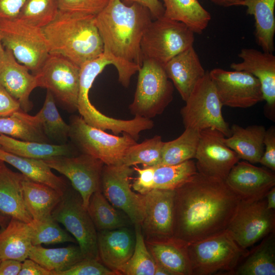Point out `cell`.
Returning <instances> with one entry per match:
<instances>
[{
    "mask_svg": "<svg viewBox=\"0 0 275 275\" xmlns=\"http://www.w3.org/2000/svg\"><path fill=\"white\" fill-rule=\"evenodd\" d=\"M22 116L40 129L48 139L66 140L69 137L70 126L61 116L57 108L54 97L48 90L43 106L35 116L21 111Z\"/></svg>",
    "mask_w": 275,
    "mask_h": 275,
    "instance_id": "33",
    "label": "cell"
},
{
    "mask_svg": "<svg viewBox=\"0 0 275 275\" xmlns=\"http://www.w3.org/2000/svg\"><path fill=\"white\" fill-rule=\"evenodd\" d=\"M209 73L223 105L246 108L263 100L261 84L251 73L219 68Z\"/></svg>",
    "mask_w": 275,
    "mask_h": 275,
    "instance_id": "16",
    "label": "cell"
},
{
    "mask_svg": "<svg viewBox=\"0 0 275 275\" xmlns=\"http://www.w3.org/2000/svg\"><path fill=\"white\" fill-rule=\"evenodd\" d=\"M18 275H53V272L44 268L31 259H26L22 262Z\"/></svg>",
    "mask_w": 275,
    "mask_h": 275,
    "instance_id": "51",
    "label": "cell"
},
{
    "mask_svg": "<svg viewBox=\"0 0 275 275\" xmlns=\"http://www.w3.org/2000/svg\"><path fill=\"white\" fill-rule=\"evenodd\" d=\"M51 216L72 235L78 242L84 258L100 261L97 231L77 191L67 188Z\"/></svg>",
    "mask_w": 275,
    "mask_h": 275,
    "instance_id": "11",
    "label": "cell"
},
{
    "mask_svg": "<svg viewBox=\"0 0 275 275\" xmlns=\"http://www.w3.org/2000/svg\"><path fill=\"white\" fill-rule=\"evenodd\" d=\"M0 32L5 48L35 74L49 53L43 29L15 18L0 19Z\"/></svg>",
    "mask_w": 275,
    "mask_h": 275,
    "instance_id": "10",
    "label": "cell"
},
{
    "mask_svg": "<svg viewBox=\"0 0 275 275\" xmlns=\"http://www.w3.org/2000/svg\"><path fill=\"white\" fill-rule=\"evenodd\" d=\"M134 169L123 164H104L101 190L108 201L122 211L133 225H141L144 216V195L131 189L130 178Z\"/></svg>",
    "mask_w": 275,
    "mask_h": 275,
    "instance_id": "14",
    "label": "cell"
},
{
    "mask_svg": "<svg viewBox=\"0 0 275 275\" xmlns=\"http://www.w3.org/2000/svg\"><path fill=\"white\" fill-rule=\"evenodd\" d=\"M161 1L163 16L185 24L195 34H202L211 19L210 13L198 0Z\"/></svg>",
    "mask_w": 275,
    "mask_h": 275,
    "instance_id": "31",
    "label": "cell"
},
{
    "mask_svg": "<svg viewBox=\"0 0 275 275\" xmlns=\"http://www.w3.org/2000/svg\"><path fill=\"white\" fill-rule=\"evenodd\" d=\"M87 211L97 232L129 226L131 223L108 201L101 189L91 196Z\"/></svg>",
    "mask_w": 275,
    "mask_h": 275,
    "instance_id": "36",
    "label": "cell"
},
{
    "mask_svg": "<svg viewBox=\"0 0 275 275\" xmlns=\"http://www.w3.org/2000/svg\"><path fill=\"white\" fill-rule=\"evenodd\" d=\"M28 258L52 271L53 275L69 269L84 258L78 245L48 249L41 245H33Z\"/></svg>",
    "mask_w": 275,
    "mask_h": 275,
    "instance_id": "34",
    "label": "cell"
},
{
    "mask_svg": "<svg viewBox=\"0 0 275 275\" xmlns=\"http://www.w3.org/2000/svg\"><path fill=\"white\" fill-rule=\"evenodd\" d=\"M153 20L146 7L137 3L126 5L121 0H109L95 16L103 54L112 60L119 81L124 87H128L132 76L142 65L141 41Z\"/></svg>",
    "mask_w": 275,
    "mask_h": 275,
    "instance_id": "2",
    "label": "cell"
},
{
    "mask_svg": "<svg viewBox=\"0 0 275 275\" xmlns=\"http://www.w3.org/2000/svg\"><path fill=\"white\" fill-rule=\"evenodd\" d=\"M195 33L185 24L162 16L153 20L141 41L144 59L163 66L172 58L193 46Z\"/></svg>",
    "mask_w": 275,
    "mask_h": 275,
    "instance_id": "8",
    "label": "cell"
},
{
    "mask_svg": "<svg viewBox=\"0 0 275 275\" xmlns=\"http://www.w3.org/2000/svg\"><path fill=\"white\" fill-rule=\"evenodd\" d=\"M200 131L190 128H185L184 132L177 139L164 142L161 161L159 166L176 164L195 158Z\"/></svg>",
    "mask_w": 275,
    "mask_h": 275,
    "instance_id": "37",
    "label": "cell"
},
{
    "mask_svg": "<svg viewBox=\"0 0 275 275\" xmlns=\"http://www.w3.org/2000/svg\"><path fill=\"white\" fill-rule=\"evenodd\" d=\"M55 275H117L100 261L84 258L69 269L57 272Z\"/></svg>",
    "mask_w": 275,
    "mask_h": 275,
    "instance_id": "45",
    "label": "cell"
},
{
    "mask_svg": "<svg viewBox=\"0 0 275 275\" xmlns=\"http://www.w3.org/2000/svg\"><path fill=\"white\" fill-rule=\"evenodd\" d=\"M5 48L3 45L2 41V38L0 32V59L2 57L4 52Z\"/></svg>",
    "mask_w": 275,
    "mask_h": 275,
    "instance_id": "57",
    "label": "cell"
},
{
    "mask_svg": "<svg viewBox=\"0 0 275 275\" xmlns=\"http://www.w3.org/2000/svg\"><path fill=\"white\" fill-rule=\"evenodd\" d=\"M135 244L133 253L122 268L120 274L154 275L156 262L148 250L140 225H135Z\"/></svg>",
    "mask_w": 275,
    "mask_h": 275,
    "instance_id": "41",
    "label": "cell"
},
{
    "mask_svg": "<svg viewBox=\"0 0 275 275\" xmlns=\"http://www.w3.org/2000/svg\"><path fill=\"white\" fill-rule=\"evenodd\" d=\"M238 56L242 61L231 63V68L249 72L259 80L263 100L266 103L264 107L265 115L274 121L275 56L272 52L246 48L242 49Z\"/></svg>",
    "mask_w": 275,
    "mask_h": 275,
    "instance_id": "19",
    "label": "cell"
},
{
    "mask_svg": "<svg viewBox=\"0 0 275 275\" xmlns=\"http://www.w3.org/2000/svg\"><path fill=\"white\" fill-rule=\"evenodd\" d=\"M20 109L19 102L0 86V118L10 116Z\"/></svg>",
    "mask_w": 275,
    "mask_h": 275,
    "instance_id": "48",
    "label": "cell"
},
{
    "mask_svg": "<svg viewBox=\"0 0 275 275\" xmlns=\"http://www.w3.org/2000/svg\"><path fill=\"white\" fill-rule=\"evenodd\" d=\"M29 224L31 229L33 245L76 242L52 217L41 221L33 219Z\"/></svg>",
    "mask_w": 275,
    "mask_h": 275,
    "instance_id": "43",
    "label": "cell"
},
{
    "mask_svg": "<svg viewBox=\"0 0 275 275\" xmlns=\"http://www.w3.org/2000/svg\"><path fill=\"white\" fill-rule=\"evenodd\" d=\"M0 134L25 141L48 143V139L38 128L25 119L21 111L0 118Z\"/></svg>",
    "mask_w": 275,
    "mask_h": 275,
    "instance_id": "40",
    "label": "cell"
},
{
    "mask_svg": "<svg viewBox=\"0 0 275 275\" xmlns=\"http://www.w3.org/2000/svg\"><path fill=\"white\" fill-rule=\"evenodd\" d=\"M225 181L240 200L253 201L265 198L269 190L275 186V175L264 168L246 161H239Z\"/></svg>",
    "mask_w": 275,
    "mask_h": 275,
    "instance_id": "20",
    "label": "cell"
},
{
    "mask_svg": "<svg viewBox=\"0 0 275 275\" xmlns=\"http://www.w3.org/2000/svg\"><path fill=\"white\" fill-rule=\"evenodd\" d=\"M230 129L231 136L224 138L225 144L236 153L240 159L252 164L259 163L264 152V126L253 125L243 128L233 124Z\"/></svg>",
    "mask_w": 275,
    "mask_h": 275,
    "instance_id": "26",
    "label": "cell"
},
{
    "mask_svg": "<svg viewBox=\"0 0 275 275\" xmlns=\"http://www.w3.org/2000/svg\"><path fill=\"white\" fill-rule=\"evenodd\" d=\"M30 70L15 59L11 50L5 48L0 59V86L17 100L24 112L30 111L29 97L37 87L36 78Z\"/></svg>",
    "mask_w": 275,
    "mask_h": 275,
    "instance_id": "22",
    "label": "cell"
},
{
    "mask_svg": "<svg viewBox=\"0 0 275 275\" xmlns=\"http://www.w3.org/2000/svg\"><path fill=\"white\" fill-rule=\"evenodd\" d=\"M1 161H1V160H0V163H1Z\"/></svg>",
    "mask_w": 275,
    "mask_h": 275,
    "instance_id": "58",
    "label": "cell"
},
{
    "mask_svg": "<svg viewBox=\"0 0 275 275\" xmlns=\"http://www.w3.org/2000/svg\"><path fill=\"white\" fill-rule=\"evenodd\" d=\"M213 4L222 7L242 6L244 0H209Z\"/></svg>",
    "mask_w": 275,
    "mask_h": 275,
    "instance_id": "53",
    "label": "cell"
},
{
    "mask_svg": "<svg viewBox=\"0 0 275 275\" xmlns=\"http://www.w3.org/2000/svg\"><path fill=\"white\" fill-rule=\"evenodd\" d=\"M24 175L13 172L4 162L0 163V212L10 218L26 223L33 218L29 213L23 198L22 180Z\"/></svg>",
    "mask_w": 275,
    "mask_h": 275,
    "instance_id": "24",
    "label": "cell"
},
{
    "mask_svg": "<svg viewBox=\"0 0 275 275\" xmlns=\"http://www.w3.org/2000/svg\"><path fill=\"white\" fill-rule=\"evenodd\" d=\"M96 16L59 10L55 19L43 28L49 53L61 55L80 67L103 53Z\"/></svg>",
    "mask_w": 275,
    "mask_h": 275,
    "instance_id": "3",
    "label": "cell"
},
{
    "mask_svg": "<svg viewBox=\"0 0 275 275\" xmlns=\"http://www.w3.org/2000/svg\"><path fill=\"white\" fill-rule=\"evenodd\" d=\"M145 243L157 264L168 269L173 275H191L187 243L174 237L145 240Z\"/></svg>",
    "mask_w": 275,
    "mask_h": 275,
    "instance_id": "25",
    "label": "cell"
},
{
    "mask_svg": "<svg viewBox=\"0 0 275 275\" xmlns=\"http://www.w3.org/2000/svg\"><path fill=\"white\" fill-rule=\"evenodd\" d=\"M51 169L66 177L80 195L87 209L93 193L101 189V177L104 163L91 155L60 156L42 159Z\"/></svg>",
    "mask_w": 275,
    "mask_h": 275,
    "instance_id": "15",
    "label": "cell"
},
{
    "mask_svg": "<svg viewBox=\"0 0 275 275\" xmlns=\"http://www.w3.org/2000/svg\"><path fill=\"white\" fill-rule=\"evenodd\" d=\"M266 205L268 209H275V186L272 187L266 196Z\"/></svg>",
    "mask_w": 275,
    "mask_h": 275,
    "instance_id": "54",
    "label": "cell"
},
{
    "mask_svg": "<svg viewBox=\"0 0 275 275\" xmlns=\"http://www.w3.org/2000/svg\"><path fill=\"white\" fill-rule=\"evenodd\" d=\"M0 148L17 156L37 159L73 156L71 147L67 144L25 141L1 134Z\"/></svg>",
    "mask_w": 275,
    "mask_h": 275,
    "instance_id": "32",
    "label": "cell"
},
{
    "mask_svg": "<svg viewBox=\"0 0 275 275\" xmlns=\"http://www.w3.org/2000/svg\"><path fill=\"white\" fill-rule=\"evenodd\" d=\"M264 152L259 163L272 171H275V127L266 129L264 139Z\"/></svg>",
    "mask_w": 275,
    "mask_h": 275,
    "instance_id": "46",
    "label": "cell"
},
{
    "mask_svg": "<svg viewBox=\"0 0 275 275\" xmlns=\"http://www.w3.org/2000/svg\"><path fill=\"white\" fill-rule=\"evenodd\" d=\"M154 275H173V274L164 267L156 264Z\"/></svg>",
    "mask_w": 275,
    "mask_h": 275,
    "instance_id": "55",
    "label": "cell"
},
{
    "mask_svg": "<svg viewBox=\"0 0 275 275\" xmlns=\"http://www.w3.org/2000/svg\"><path fill=\"white\" fill-rule=\"evenodd\" d=\"M245 261L237 266L233 274L274 275L275 239L272 232L251 253L249 252Z\"/></svg>",
    "mask_w": 275,
    "mask_h": 275,
    "instance_id": "35",
    "label": "cell"
},
{
    "mask_svg": "<svg viewBox=\"0 0 275 275\" xmlns=\"http://www.w3.org/2000/svg\"><path fill=\"white\" fill-rule=\"evenodd\" d=\"M164 142L160 135L146 139L140 144L130 147L126 152L122 164L131 167L141 164L143 167L159 166L162 158Z\"/></svg>",
    "mask_w": 275,
    "mask_h": 275,
    "instance_id": "39",
    "label": "cell"
},
{
    "mask_svg": "<svg viewBox=\"0 0 275 275\" xmlns=\"http://www.w3.org/2000/svg\"><path fill=\"white\" fill-rule=\"evenodd\" d=\"M9 218V217L3 215L0 212V226L2 229L5 228L8 224L7 222Z\"/></svg>",
    "mask_w": 275,
    "mask_h": 275,
    "instance_id": "56",
    "label": "cell"
},
{
    "mask_svg": "<svg viewBox=\"0 0 275 275\" xmlns=\"http://www.w3.org/2000/svg\"><path fill=\"white\" fill-rule=\"evenodd\" d=\"M274 226V210L267 208L265 198L240 200L226 230L240 248L247 250L273 232Z\"/></svg>",
    "mask_w": 275,
    "mask_h": 275,
    "instance_id": "13",
    "label": "cell"
},
{
    "mask_svg": "<svg viewBox=\"0 0 275 275\" xmlns=\"http://www.w3.org/2000/svg\"><path fill=\"white\" fill-rule=\"evenodd\" d=\"M135 244V231L129 226L97 232L100 261L117 275L131 257Z\"/></svg>",
    "mask_w": 275,
    "mask_h": 275,
    "instance_id": "21",
    "label": "cell"
},
{
    "mask_svg": "<svg viewBox=\"0 0 275 275\" xmlns=\"http://www.w3.org/2000/svg\"><path fill=\"white\" fill-rule=\"evenodd\" d=\"M109 0H58L59 10L84 15L96 16Z\"/></svg>",
    "mask_w": 275,
    "mask_h": 275,
    "instance_id": "44",
    "label": "cell"
},
{
    "mask_svg": "<svg viewBox=\"0 0 275 275\" xmlns=\"http://www.w3.org/2000/svg\"><path fill=\"white\" fill-rule=\"evenodd\" d=\"M248 14L255 19V36L257 44L263 51L274 50L275 0H244Z\"/></svg>",
    "mask_w": 275,
    "mask_h": 275,
    "instance_id": "29",
    "label": "cell"
},
{
    "mask_svg": "<svg viewBox=\"0 0 275 275\" xmlns=\"http://www.w3.org/2000/svg\"><path fill=\"white\" fill-rule=\"evenodd\" d=\"M191 275L234 274L249 251L240 248L227 230L187 244Z\"/></svg>",
    "mask_w": 275,
    "mask_h": 275,
    "instance_id": "4",
    "label": "cell"
},
{
    "mask_svg": "<svg viewBox=\"0 0 275 275\" xmlns=\"http://www.w3.org/2000/svg\"><path fill=\"white\" fill-rule=\"evenodd\" d=\"M198 173L195 162H183L154 167L153 188L175 190Z\"/></svg>",
    "mask_w": 275,
    "mask_h": 275,
    "instance_id": "38",
    "label": "cell"
},
{
    "mask_svg": "<svg viewBox=\"0 0 275 275\" xmlns=\"http://www.w3.org/2000/svg\"><path fill=\"white\" fill-rule=\"evenodd\" d=\"M163 68L184 101L206 72L193 46L172 58Z\"/></svg>",
    "mask_w": 275,
    "mask_h": 275,
    "instance_id": "23",
    "label": "cell"
},
{
    "mask_svg": "<svg viewBox=\"0 0 275 275\" xmlns=\"http://www.w3.org/2000/svg\"><path fill=\"white\" fill-rule=\"evenodd\" d=\"M22 190L26 207L35 221L52 217V212L63 195L50 186L33 181L25 176L22 180Z\"/></svg>",
    "mask_w": 275,
    "mask_h": 275,
    "instance_id": "27",
    "label": "cell"
},
{
    "mask_svg": "<svg viewBox=\"0 0 275 275\" xmlns=\"http://www.w3.org/2000/svg\"><path fill=\"white\" fill-rule=\"evenodd\" d=\"M219 131L207 128L200 131L195 158L198 173L225 180L233 167L239 161L236 153L224 143Z\"/></svg>",
    "mask_w": 275,
    "mask_h": 275,
    "instance_id": "17",
    "label": "cell"
},
{
    "mask_svg": "<svg viewBox=\"0 0 275 275\" xmlns=\"http://www.w3.org/2000/svg\"><path fill=\"white\" fill-rule=\"evenodd\" d=\"M174 190L173 237L187 244L226 231L240 202L225 180L198 172Z\"/></svg>",
    "mask_w": 275,
    "mask_h": 275,
    "instance_id": "1",
    "label": "cell"
},
{
    "mask_svg": "<svg viewBox=\"0 0 275 275\" xmlns=\"http://www.w3.org/2000/svg\"><path fill=\"white\" fill-rule=\"evenodd\" d=\"M1 261L0 260V262H1Z\"/></svg>",
    "mask_w": 275,
    "mask_h": 275,
    "instance_id": "59",
    "label": "cell"
},
{
    "mask_svg": "<svg viewBox=\"0 0 275 275\" xmlns=\"http://www.w3.org/2000/svg\"><path fill=\"white\" fill-rule=\"evenodd\" d=\"M109 64L113 65L112 60L102 54L80 67L77 111L91 126L103 130H110L116 134L126 133L138 140L140 133L145 128L142 118L135 116L131 120H124L109 117L101 113L90 102L89 94L95 79Z\"/></svg>",
    "mask_w": 275,
    "mask_h": 275,
    "instance_id": "5",
    "label": "cell"
},
{
    "mask_svg": "<svg viewBox=\"0 0 275 275\" xmlns=\"http://www.w3.org/2000/svg\"><path fill=\"white\" fill-rule=\"evenodd\" d=\"M126 5L137 3L146 7L150 12L154 19L163 16L164 7L159 0H121Z\"/></svg>",
    "mask_w": 275,
    "mask_h": 275,
    "instance_id": "50",
    "label": "cell"
},
{
    "mask_svg": "<svg viewBox=\"0 0 275 275\" xmlns=\"http://www.w3.org/2000/svg\"><path fill=\"white\" fill-rule=\"evenodd\" d=\"M0 160L13 166L28 178L47 185L62 195L68 188L64 179L56 176L42 159L17 156L0 148Z\"/></svg>",
    "mask_w": 275,
    "mask_h": 275,
    "instance_id": "30",
    "label": "cell"
},
{
    "mask_svg": "<svg viewBox=\"0 0 275 275\" xmlns=\"http://www.w3.org/2000/svg\"><path fill=\"white\" fill-rule=\"evenodd\" d=\"M33 246L29 223L10 218L0 232V260L14 259L23 262Z\"/></svg>",
    "mask_w": 275,
    "mask_h": 275,
    "instance_id": "28",
    "label": "cell"
},
{
    "mask_svg": "<svg viewBox=\"0 0 275 275\" xmlns=\"http://www.w3.org/2000/svg\"><path fill=\"white\" fill-rule=\"evenodd\" d=\"M133 169L138 174L132 185L134 190L144 195L153 189L154 167H146L142 169L134 167Z\"/></svg>",
    "mask_w": 275,
    "mask_h": 275,
    "instance_id": "47",
    "label": "cell"
},
{
    "mask_svg": "<svg viewBox=\"0 0 275 275\" xmlns=\"http://www.w3.org/2000/svg\"><path fill=\"white\" fill-rule=\"evenodd\" d=\"M22 262L14 259H5L0 262V275H17L20 271Z\"/></svg>",
    "mask_w": 275,
    "mask_h": 275,
    "instance_id": "52",
    "label": "cell"
},
{
    "mask_svg": "<svg viewBox=\"0 0 275 275\" xmlns=\"http://www.w3.org/2000/svg\"><path fill=\"white\" fill-rule=\"evenodd\" d=\"M181 108L180 114L185 128L201 131L216 129L225 137L231 136V129L222 115L223 106L209 71L196 85Z\"/></svg>",
    "mask_w": 275,
    "mask_h": 275,
    "instance_id": "7",
    "label": "cell"
},
{
    "mask_svg": "<svg viewBox=\"0 0 275 275\" xmlns=\"http://www.w3.org/2000/svg\"><path fill=\"white\" fill-rule=\"evenodd\" d=\"M80 67L65 57L49 53L34 74L37 87L49 91L67 108L77 110Z\"/></svg>",
    "mask_w": 275,
    "mask_h": 275,
    "instance_id": "12",
    "label": "cell"
},
{
    "mask_svg": "<svg viewBox=\"0 0 275 275\" xmlns=\"http://www.w3.org/2000/svg\"><path fill=\"white\" fill-rule=\"evenodd\" d=\"M132 102L129 109L134 116L151 119L161 114L173 99L174 86L163 67L157 62L144 59Z\"/></svg>",
    "mask_w": 275,
    "mask_h": 275,
    "instance_id": "6",
    "label": "cell"
},
{
    "mask_svg": "<svg viewBox=\"0 0 275 275\" xmlns=\"http://www.w3.org/2000/svg\"><path fill=\"white\" fill-rule=\"evenodd\" d=\"M59 11L58 0H26L16 18L43 29L55 19Z\"/></svg>",
    "mask_w": 275,
    "mask_h": 275,
    "instance_id": "42",
    "label": "cell"
},
{
    "mask_svg": "<svg viewBox=\"0 0 275 275\" xmlns=\"http://www.w3.org/2000/svg\"><path fill=\"white\" fill-rule=\"evenodd\" d=\"M69 125V137L81 153L97 158L104 164H122L127 149L137 143L127 133L113 135L91 126L81 116H72Z\"/></svg>",
    "mask_w": 275,
    "mask_h": 275,
    "instance_id": "9",
    "label": "cell"
},
{
    "mask_svg": "<svg viewBox=\"0 0 275 275\" xmlns=\"http://www.w3.org/2000/svg\"><path fill=\"white\" fill-rule=\"evenodd\" d=\"M174 190L153 189L144 195V211L140 226L145 240L173 237Z\"/></svg>",
    "mask_w": 275,
    "mask_h": 275,
    "instance_id": "18",
    "label": "cell"
},
{
    "mask_svg": "<svg viewBox=\"0 0 275 275\" xmlns=\"http://www.w3.org/2000/svg\"><path fill=\"white\" fill-rule=\"evenodd\" d=\"M26 0H0V19L17 17Z\"/></svg>",
    "mask_w": 275,
    "mask_h": 275,
    "instance_id": "49",
    "label": "cell"
}]
</instances>
